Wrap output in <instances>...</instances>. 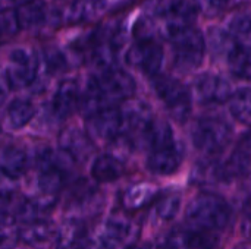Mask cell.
Instances as JSON below:
<instances>
[{"mask_svg": "<svg viewBox=\"0 0 251 249\" xmlns=\"http://www.w3.org/2000/svg\"><path fill=\"white\" fill-rule=\"evenodd\" d=\"M18 229V241L26 245H40L49 241L53 235L51 226L44 220H32L22 223Z\"/></svg>", "mask_w": 251, "mask_h": 249, "instance_id": "24", "label": "cell"}, {"mask_svg": "<svg viewBox=\"0 0 251 249\" xmlns=\"http://www.w3.org/2000/svg\"><path fill=\"white\" fill-rule=\"evenodd\" d=\"M85 134L94 142L115 141L124 134V117L119 107L103 109L85 120Z\"/></svg>", "mask_w": 251, "mask_h": 249, "instance_id": "6", "label": "cell"}, {"mask_svg": "<svg viewBox=\"0 0 251 249\" xmlns=\"http://www.w3.org/2000/svg\"><path fill=\"white\" fill-rule=\"evenodd\" d=\"M0 170L13 181L22 178L28 170V157L18 147H6L0 151Z\"/></svg>", "mask_w": 251, "mask_h": 249, "instance_id": "20", "label": "cell"}, {"mask_svg": "<svg viewBox=\"0 0 251 249\" xmlns=\"http://www.w3.org/2000/svg\"><path fill=\"white\" fill-rule=\"evenodd\" d=\"M81 249H112L101 238L97 241H91V242H85L84 247Z\"/></svg>", "mask_w": 251, "mask_h": 249, "instance_id": "39", "label": "cell"}, {"mask_svg": "<svg viewBox=\"0 0 251 249\" xmlns=\"http://www.w3.org/2000/svg\"><path fill=\"white\" fill-rule=\"evenodd\" d=\"M34 163L40 172L46 170H59V172H66L72 167L74 160L60 148L53 150V148H41L35 153Z\"/></svg>", "mask_w": 251, "mask_h": 249, "instance_id": "22", "label": "cell"}, {"mask_svg": "<svg viewBox=\"0 0 251 249\" xmlns=\"http://www.w3.org/2000/svg\"><path fill=\"white\" fill-rule=\"evenodd\" d=\"M194 97L200 104H222L229 101L232 91L226 79L219 75L204 73L196 78L193 82Z\"/></svg>", "mask_w": 251, "mask_h": 249, "instance_id": "8", "label": "cell"}, {"mask_svg": "<svg viewBox=\"0 0 251 249\" xmlns=\"http://www.w3.org/2000/svg\"><path fill=\"white\" fill-rule=\"evenodd\" d=\"M231 211L224 198L216 194L201 192L196 195L185 210V219L197 232L216 233L226 227Z\"/></svg>", "mask_w": 251, "mask_h": 249, "instance_id": "1", "label": "cell"}, {"mask_svg": "<svg viewBox=\"0 0 251 249\" xmlns=\"http://www.w3.org/2000/svg\"><path fill=\"white\" fill-rule=\"evenodd\" d=\"M241 230L247 238H251V198L244 204V220L241 225Z\"/></svg>", "mask_w": 251, "mask_h": 249, "instance_id": "37", "label": "cell"}, {"mask_svg": "<svg viewBox=\"0 0 251 249\" xmlns=\"http://www.w3.org/2000/svg\"><path fill=\"white\" fill-rule=\"evenodd\" d=\"M235 249H251V244L250 242H246V244H240V245H237V248Z\"/></svg>", "mask_w": 251, "mask_h": 249, "instance_id": "42", "label": "cell"}, {"mask_svg": "<svg viewBox=\"0 0 251 249\" xmlns=\"http://www.w3.org/2000/svg\"><path fill=\"white\" fill-rule=\"evenodd\" d=\"M65 182V175L63 172L59 170H46L40 172L38 176V189L41 191L43 195L54 197L63 186Z\"/></svg>", "mask_w": 251, "mask_h": 249, "instance_id": "30", "label": "cell"}, {"mask_svg": "<svg viewBox=\"0 0 251 249\" xmlns=\"http://www.w3.org/2000/svg\"><path fill=\"white\" fill-rule=\"evenodd\" d=\"M109 6H122V4H126L132 0H106Z\"/></svg>", "mask_w": 251, "mask_h": 249, "instance_id": "41", "label": "cell"}, {"mask_svg": "<svg viewBox=\"0 0 251 249\" xmlns=\"http://www.w3.org/2000/svg\"><path fill=\"white\" fill-rule=\"evenodd\" d=\"M85 235L87 230L82 222L75 219L66 220L56 235L57 249H81L85 244Z\"/></svg>", "mask_w": 251, "mask_h": 249, "instance_id": "19", "label": "cell"}, {"mask_svg": "<svg viewBox=\"0 0 251 249\" xmlns=\"http://www.w3.org/2000/svg\"><path fill=\"white\" fill-rule=\"evenodd\" d=\"M109 7L106 0H72L66 9L65 19L69 23H84L100 18Z\"/></svg>", "mask_w": 251, "mask_h": 249, "instance_id": "14", "label": "cell"}, {"mask_svg": "<svg viewBox=\"0 0 251 249\" xmlns=\"http://www.w3.org/2000/svg\"><path fill=\"white\" fill-rule=\"evenodd\" d=\"M4 40H6V38H4V35L1 34V31H0V43H3Z\"/></svg>", "mask_w": 251, "mask_h": 249, "instance_id": "44", "label": "cell"}, {"mask_svg": "<svg viewBox=\"0 0 251 249\" xmlns=\"http://www.w3.org/2000/svg\"><path fill=\"white\" fill-rule=\"evenodd\" d=\"M229 110L238 122L251 126V88H241L232 92L229 98Z\"/></svg>", "mask_w": 251, "mask_h": 249, "instance_id": "28", "label": "cell"}, {"mask_svg": "<svg viewBox=\"0 0 251 249\" xmlns=\"http://www.w3.org/2000/svg\"><path fill=\"white\" fill-rule=\"evenodd\" d=\"M225 179H228L225 166L213 160H204L197 163L191 172V183L199 186L216 185Z\"/></svg>", "mask_w": 251, "mask_h": 249, "instance_id": "18", "label": "cell"}, {"mask_svg": "<svg viewBox=\"0 0 251 249\" xmlns=\"http://www.w3.org/2000/svg\"><path fill=\"white\" fill-rule=\"evenodd\" d=\"M21 29H38L53 19L49 4L44 0H29L15 9Z\"/></svg>", "mask_w": 251, "mask_h": 249, "instance_id": "12", "label": "cell"}, {"mask_svg": "<svg viewBox=\"0 0 251 249\" xmlns=\"http://www.w3.org/2000/svg\"><path fill=\"white\" fill-rule=\"evenodd\" d=\"M38 56L26 47H16L9 53L6 65V79L10 88L19 90L31 85L38 75Z\"/></svg>", "mask_w": 251, "mask_h": 249, "instance_id": "5", "label": "cell"}, {"mask_svg": "<svg viewBox=\"0 0 251 249\" xmlns=\"http://www.w3.org/2000/svg\"><path fill=\"white\" fill-rule=\"evenodd\" d=\"M182 161L181 150L172 144L163 148L153 150L147 158V169L157 176H169L175 173Z\"/></svg>", "mask_w": 251, "mask_h": 249, "instance_id": "13", "label": "cell"}, {"mask_svg": "<svg viewBox=\"0 0 251 249\" xmlns=\"http://www.w3.org/2000/svg\"><path fill=\"white\" fill-rule=\"evenodd\" d=\"M172 51L174 65L181 72L196 70L204 59L206 54V40L203 34L194 26H185L176 29L168 35Z\"/></svg>", "mask_w": 251, "mask_h": 249, "instance_id": "2", "label": "cell"}, {"mask_svg": "<svg viewBox=\"0 0 251 249\" xmlns=\"http://www.w3.org/2000/svg\"><path fill=\"white\" fill-rule=\"evenodd\" d=\"M238 40L229 32V31H224L219 28H212L207 37V43L206 47L209 45L210 51L218 56V57H225L228 59L229 54L234 51V48L238 45Z\"/></svg>", "mask_w": 251, "mask_h": 249, "instance_id": "26", "label": "cell"}, {"mask_svg": "<svg viewBox=\"0 0 251 249\" xmlns=\"http://www.w3.org/2000/svg\"><path fill=\"white\" fill-rule=\"evenodd\" d=\"M124 117V132H140L143 134L150 122L153 120L150 107L143 101H128L121 109Z\"/></svg>", "mask_w": 251, "mask_h": 249, "instance_id": "15", "label": "cell"}, {"mask_svg": "<svg viewBox=\"0 0 251 249\" xmlns=\"http://www.w3.org/2000/svg\"><path fill=\"white\" fill-rule=\"evenodd\" d=\"M159 194V188L151 182H138L131 185L122 195V204L126 210H140L149 205Z\"/></svg>", "mask_w": 251, "mask_h": 249, "instance_id": "17", "label": "cell"}, {"mask_svg": "<svg viewBox=\"0 0 251 249\" xmlns=\"http://www.w3.org/2000/svg\"><path fill=\"white\" fill-rule=\"evenodd\" d=\"M163 47L154 38L137 40L126 51L125 60L129 66L146 75H157L163 63Z\"/></svg>", "mask_w": 251, "mask_h": 249, "instance_id": "7", "label": "cell"}, {"mask_svg": "<svg viewBox=\"0 0 251 249\" xmlns=\"http://www.w3.org/2000/svg\"><path fill=\"white\" fill-rule=\"evenodd\" d=\"M18 241V227L15 219L9 216H0V249H10Z\"/></svg>", "mask_w": 251, "mask_h": 249, "instance_id": "32", "label": "cell"}, {"mask_svg": "<svg viewBox=\"0 0 251 249\" xmlns=\"http://www.w3.org/2000/svg\"><path fill=\"white\" fill-rule=\"evenodd\" d=\"M226 3H228V0H209V6L215 10H221Z\"/></svg>", "mask_w": 251, "mask_h": 249, "instance_id": "40", "label": "cell"}, {"mask_svg": "<svg viewBox=\"0 0 251 249\" xmlns=\"http://www.w3.org/2000/svg\"><path fill=\"white\" fill-rule=\"evenodd\" d=\"M81 91L74 79H63L51 98V112L56 117L65 119L79 107Z\"/></svg>", "mask_w": 251, "mask_h": 249, "instance_id": "9", "label": "cell"}, {"mask_svg": "<svg viewBox=\"0 0 251 249\" xmlns=\"http://www.w3.org/2000/svg\"><path fill=\"white\" fill-rule=\"evenodd\" d=\"M137 238V226L124 216H112L104 225L101 239L112 249L128 247Z\"/></svg>", "mask_w": 251, "mask_h": 249, "instance_id": "10", "label": "cell"}, {"mask_svg": "<svg viewBox=\"0 0 251 249\" xmlns=\"http://www.w3.org/2000/svg\"><path fill=\"white\" fill-rule=\"evenodd\" d=\"M15 189H16V181H13L12 178H9L6 173L0 170V195L13 194Z\"/></svg>", "mask_w": 251, "mask_h": 249, "instance_id": "36", "label": "cell"}, {"mask_svg": "<svg viewBox=\"0 0 251 249\" xmlns=\"http://www.w3.org/2000/svg\"><path fill=\"white\" fill-rule=\"evenodd\" d=\"M0 134H1V129H0Z\"/></svg>", "mask_w": 251, "mask_h": 249, "instance_id": "46", "label": "cell"}, {"mask_svg": "<svg viewBox=\"0 0 251 249\" xmlns=\"http://www.w3.org/2000/svg\"><path fill=\"white\" fill-rule=\"evenodd\" d=\"M153 88L175 120L185 122L190 117L191 94L178 79L172 76H156Z\"/></svg>", "mask_w": 251, "mask_h": 249, "instance_id": "4", "label": "cell"}, {"mask_svg": "<svg viewBox=\"0 0 251 249\" xmlns=\"http://www.w3.org/2000/svg\"><path fill=\"white\" fill-rule=\"evenodd\" d=\"M188 239V232L175 229L166 233L160 242H159V249H185Z\"/></svg>", "mask_w": 251, "mask_h": 249, "instance_id": "33", "label": "cell"}, {"mask_svg": "<svg viewBox=\"0 0 251 249\" xmlns=\"http://www.w3.org/2000/svg\"><path fill=\"white\" fill-rule=\"evenodd\" d=\"M13 1H15L18 6H19V4H22V3H26V1H29V0H13Z\"/></svg>", "mask_w": 251, "mask_h": 249, "instance_id": "43", "label": "cell"}, {"mask_svg": "<svg viewBox=\"0 0 251 249\" xmlns=\"http://www.w3.org/2000/svg\"><path fill=\"white\" fill-rule=\"evenodd\" d=\"M181 204H182V197L178 192H171L168 195H165L156 207V214L160 220L163 222H171L174 220L179 210H181Z\"/></svg>", "mask_w": 251, "mask_h": 249, "instance_id": "29", "label": "cell"}, {"mask_svg": "<svg viewBox=\"0 0 251 249\" xmlns=\"http://www.w3.org/2000/svg\"><path fill=\"white\" fill-rule=\"evenodd\" d=\"M143 136L146 144L151 148V151L175 144L171 125L162 119H153L147 129L143 132Z\"/></svg>", "mask_w": 251, "mask_h": 249, "instance_id": "23", "label": "cell"}, {"mask_svg": "<svg viewBox=\"0 0 251 249\" xmlns=\"http://www.w3.org/2000/svg\"><path fill=\"white\" fill-rule=\"evenodd\" d=\"M126 249H138V248H135V247H129V248H126Z\"/></svg>", "mask_w": 251, "mask_h": 249, "instance_id": "45", "label": "cell"}, {"mask_svg": "<svg viewBox=\"0 0 251 249\" xmlns=\"http://www.w3.org/2000/svg\"><path fill=\"white\" fill-rule=\"evenodd\" d=\"M9 90H10V85L6 79V75L0 73V106L4 103V100L9 94Z\"/></svg>", "mask_w": 251, "mask_h": 249, "instance_id": "38", "label": "cell"}, {"mask_svg": "<svg viewBox=\"0 0 251 249\" xmlns=\"http://www.w3.org/2000/svg\"><path fill=\"white\" fill-rule=\"evenodd\" d=\"M235 38L238 35H247L251 34V15L249 13H240L232 19L231 23V31H229Z\"/></svg>", "mask_w": 251, "mask_h": 249, "instance_id": "35", "label": "cell"}, {"mask_svg": "<svg viewBox=\"0 0 251 249\" xmlns=\"http://www.w3.org/2000/svg\"><path fill=\"white\" fill-rule=\"evenodd\" d=\"M44 62H46V68L50 72H59V70L65 69L66 65H68L66 56L60 50H56V48L46 50V53H44Z\"/></svg>", "mask_w": 251, "mask_h": 249, "instance_id": "34", "label": "cell"}, {"mask_svg": "<svg viewBox=\"0 0 251 249\" xmlns=\"http://www.w3.org/2000/svg\"><path fill=\"white\" fill-rule=\"evenodd\" d=\"M228 178L251 173V132L244 136L240 145L232 151L229 160L224 164Z\"/></svg>", "mask_w": 251, "mask_h": 249, "instance_id": "21", "label": "cell"}, {"mask_svg": "<svg viewBox=\"0 0 251 249\" xmlns=\"http://www.w3.org/2000/svg\"><path fill=\"white\" fill-rule=\"evenodd\" d=\"M90 172L96 182L109 183L118 181L125 173V167L122 161L112 154H100L94 158Z\"/></svg>", "mask_w": 251, "mask_h": 249, "instance_id": "16", "label": "cell"}, {"mask_svg": "<svg viewBox=\"0 0 251 249\" xmlns=\"http://www.w3.org/2000/svg\"><path fill=\"white\" fill-rule=\"evenodd\" d=\"M35 116V106L24 98H16L13 100L6 112V119L10 128L13 129H21L26 126Z\"/></svg>", "mask_w": 251, "mask_h": 249, "instance_id": "25", "label": "cell"}, {"mask_svg": "<svg viewBox=\"0 0 251 249\" xmlns=\"http://www.w3.org/2000/svg\"><path fill=\"white\" fill-rule=\"evenodd\" d=\"M185 249H219V239L212 232L188 233Z\"/></svg>", "mask_w": 251, "mask_h": 249, "instance_id": "31", "label": "cell"}, {"mask_svg": "<svg viewBox=\"0 0 251 249\" xmlns=\"http://www.w3.org/2000/svg\"><path fill=\"white\" fill-rule=\"evenodd\" d=\"M229 70L234 76L241 79H251V48L238 44L226 59Z\"/></svg>", "mask_w": 251, "mask_h": 249, "instance_id": "27", "label": "cell"}, {"mask_svg": "<svg viewBox=\"0 0 251 249\" xmlns=\"http://www.w3.org/2000/svg\"><path fill=\"white\" fill-rule=\"evenodd\" d=\"M59 148L65 151L74 161H84L93 153V141L88 138L85 131L72 126L60 132Z\"/></svg>", "mask_w": 251, "mask_h": 249, "instance_id": "11", "label": "cell"}, {"mask_svg": "<svg viewBox=\"0 0 251 249\" xmlns=\"http://www.w3.org/2000/svg\"><path fill=\"white\" fill-rule=\"evenodd\" d=\"M231 135V126L219 117H201L191 129L193 144L206 154L222 151L228 145Z\"/></svg>", "mask_w": 251, "mask_h": 249, "instance_id": "3", "label": "cell"}]
</instances>
